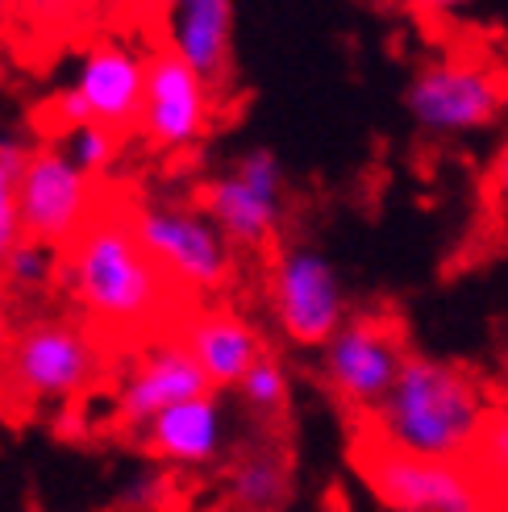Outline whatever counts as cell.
I'll use <instances>...</instances> for the list:
<instances>
[{"mask_svg": "<svg viewBox=\"0 0 508 512\" xmlns=\"http://www.w3.org/2000/svg\"><path fill=\"white\" fill-rule=\"evenodd\" d=\"M59 284L75 309L113 334L159 325L175 304V284L142 250L125 209H100L84 225V234L63 250Z\"/></svg>", "mask_w": 508, "mask_h": 512, "instance_id": "cell-1", "label": "cell"}, {"mask_svg": "<svg viewBox=\"0 0 508 512\" xmlns=\"http://www.w3.org/2000/svg\"><path fill=\"white\" fill-rule=\"evenodd\" d=\"M492 421L488 392L467 367L434 354H409L400 379L384 404L371 413L375 438L384 450L434 463H459L467 450L484 442Z\"/></svg>", "mask_w": 508, "mask_h": 512, "instance_id": "cell-2", "label": "cell"}, {"mask_svg": "<svg viewBox=\"0 0 508 512\" xmlns=\"http://www.w3.org/2000/svg\"><path fill=\"white\" fill-rule=\"evenodd\" d=\"M130 225L142 250L159 263L175 288L221 292L238 271V246L221 234V225L200 209V200L146 196L130 204Z\"/></svg>", "mask_w": 508, "mask_h": 512, "instance_id": "cell-3", "label": "cell"}, {"mask_svg": "<svg viewBox=\"0 0 508 512\" xmlns=\"http://www.w3.org/2000/svg\"><path fill=\"white\" fill-rule=\"evenodd\" d=\"M105 371V350L67 317H34L17 329L0 383L17 404L59 408L80 400Z\"/></svg>", "mask_w": 508, "mask_h": 512, "instance_id": "cell-4", "label": "cell"}, {"mask_svg": "<svg viewBox=\"0 0 508 512\" xmlns=\"http://www.w3.org/2000/svg\"><path fill=\"white\" fill-rule=\"evenodd\" d=\"M400 109L434 138L492 130L508 113V67L484 59H429L404 80Z\"/></svg>", "mask_w": 508, "mask_h": 512, "instance_id": "cell-5", "label": "cell"}, {"mask_svg": "<svg viewBox=\"0 0 508 512\" xmlns=\"http://www.w3.org/2000/svg\"><path fill=\"white\" fill-rule=\"evenodd\" d=\"M267 304L292 346L325 350V342L350 321V300L342 271L313 242H284L267 263Z\"/></svg>", "mask_w": 508, "mask_h": 512, "instance_id": "cell-6", "label": "cell"}, {"mask_svg": "<svg viewBox=\"0 0 508 512\" xmlns=\"http://www.w3.org/2000/svg\"><path fill=\"white\" fill-rule=\"evenodd\" d=\"M196 200L238 250H271L288 209L284 163L271 146H246L221 175L200 184Z\"/></svg>", "mask_w": 508, "mask_h": 512, "instance_id": "cell-7", "label": "cell"}, {"mask_svg": "<svg viewBox=\"0 0 508 512\" xmlns=\"http://www.w3.org/2000/svg\"><path fill=\"white\" fill-rule=\"evenodd\" d=\"M146 63L150 55L117 38H100L80 50L71 59V80L50 96V113H55L59 130L100 121L121 134L138 125L146 100Z\"/></svg>", "mask_w": 508, "mask_h": 512, "instance_id": "cell-8", "label": "cell"}, {"mask_svg": "<svg viewBox=\"0 0 508 512\" xmlns=\"http://www.w3.org/2000/svg\"><path fill=\"white\" fill-rule=\"evenodd\" d=\"M404 350L400 329L384 317H350L321 350V379L346 408L375 413L400 379Z\"/></svg>", "mask_w": 508, "mask_h": 512, "instance_id": "cell-9", "label": "cell"}, {"mask_svg": "<svg viewBox=\"0 0 508 512\" xmlns=\"http://www.w3.org/2000/svg\"><path fill=\"white\" fill-rule=\"evenodd\" d=\"M21 229L30 242H42L50 250H67L84 234V225L100 213L92 196V179L75 171L55 142L34 146L30 163L21 175Z\"/></svg>", "mask_w": 508, "mask_h": 512, "instance_id": "cell-10", "label": "cell"}, {"mask_svg": "<svg viewBox=\"0 0 508 512\" xmlns=\"http://www.w3.org/2000/svg\"><path fill=\"white\" fill-rule=\"evenodd\" d=\"M213 100L217 92L192 67H184L167 50H155L146 63V100L138 117L146 146L159 155H180V150L205 142L213 125Z\"/></svg>", "mask_w": 508, "mask_h": 512, "instance_id": "cell-11", "label": "cell"}, {"mask_svg": "<svg viewBox=\"0 0 508 512\" xmlns=\"http://www.w3.org/2000/svg\"><path fill=\"white\" fill-rule=\"evenodd\" d=\"M363 475L392 512H484V496L459 463L409 458L375 446L363 458Z\"/></svg>", "mask_w": 508, "mask_h": 512, "instance_id": "cell-12", "label": "cell"}, {"mask_svg": "<svg viewBox=\"0 0 508 512\" xmlns=\"http://www.w3.org/2000/svg\"><path fill=\"white\" fill-rule=\"evenodd\" d=\"M209 392H213L209 379L196 367L188 346L180 338H159V342H150L130 363V371L121 375L117 396H113V413L125 429L138 433L159 413H167V408L196 400V396H209Z\"/></svg>", "mask_w": 508, "mask_h": 512, "instance_id": "cell-13", "label": "cell"}, {"mask_svg": "<svg viewBox=\"0 0 508 512\" xmlns=\"http://www.w3.org/2000/svg\"><path fill=\"white\" fill-rule=\"evenodd\" d=\"M163 50L192 67L213 92H221L234 75V0H159Z\"/></svg>", "mask_w": 508, "mask_h": 512, "instance_id": "cell-14", "label": "cell"}, {"mask_svg": "<svg viewBox=\"0 0 508 512\" xmlns=\"http://www.w3.org/2000/svg\"><path fill=\"white\" fill-rule=\"evenodd\" d=\"M138 442L163 467L205 471L221 463L225 446H230V417H225L221 396L209 392L159 413L146 429H138Z\"/></svg>", "mask_w": 508, "mask_h": 512, "instance_id": "cell-15", "label": "cell"}, {"mask_svg": "<svg viewBox=\"0 0 508 512\" xmlns=\"http://www.w3.org/2000/svg\"><path fill=\"white\" fill-rule=\"evenodd\" d=\"M180 342L205 371L213 392H230L242 383V375L267 354L259 329L234 309H196L180 325Z\"/></svg>", "mask_w": 508, "mask_h": 512, "instance_id": "cell-16", "label": "cell"}, {"mask_svg": "<svg viewBox=\"0 0 508 512\" xmlns=\"http://www.w3.org/2000/svg\"><path fill=\"white\" fill-rule=\"evenodd\" d=\"M288 492V458L275 446H246L225 471V496H230L234 512H279Z\"/></svg>", "mask_w": 508, "mask_h": 512, "instance_id": "cell-17", "label": "cell"}, {"mask_svg": "<svg viewBox=\"0 0 508 512\" xmlns=\"http://www.w3.org/2000/svg\"><path fill=\"white\" fill-rule=\"evenodd\" d=\"M30 155H34V142H25L21 134H0V267L25 242L17 192H21V175Z\"/></svg>", "mask_w": 508, "mask_h": 512, "instance_id": "cell-18", "label": "cell"}, {"mask_svg": "<svg viewBox=\"0 0 508 512\" xmlns=\"http://www.w3.org/2000/svg\"><path fill=\"white\" fill-rule=\"evenodd\" d=\"M63 275V250H50L42 242L25 238L0 267V296H17V300H34L42 296L55 279Z\"/></svg>", "mask_w": 508, "mask_h": 512, "instance_id": "cell-19", "label": "cell"}, {"mask_svg": "<svg viewBox=\"0 0 508 512\" xmlns=\"http://www.w3.org/2000/svg\"><path fill=\"white\" fill-rule=\"evenodd\" d=\"M238 400L250 417H259V421H275V417H284L288 413V400H292V375L288 367L279 363L275 354H263L259 363H254L242 383H238Z\"/></svg>", "mask_w": 508, "mask_h": 512, "instance_id": "cell-20", "label": "cell"}, {"mask_svg": "<svg viewBox=\"0 0 508 512\" xmlns=\"http://www.w3.org/2000/svg\"><path fill=\"white\" fill-rule=\"evenodd\" d=\"M55 146L63 150V159L80 171L84 179H100L109 175L113 163H117V130H109V125L100 121H84V125H67V130H59Z\"/></svg>", "mask_w": 508, "mask_h": 512, "instance_id": "cell-21", "label": "cell"}, {"mask_svg": "<svg viewBox=\"0 0 508 512\" xmlns=\"http://www.w3.org/2000/svg\"><path fill=\"white\" fill-rule=\"evenodd\" d=\"M484 454H488V463L500 471V475H508V408H500V413H492V421H488V429H484Z\"/></svg>", "mask_w": 508, "mask_h": 512, "instance_id": "cell-22", "label": "cell"}, {"mask_svg": "<svg viewBox=\"0 0 508 512\" xmlns=\"http://www.w3.org/2000/svg\"><path fill=\"white\" fill-rule=\"evenodd\" d=\"M167 475H159V471H150V475H138V479H130V488H125V504H150V500H159L163 492H167Z\"/></svg>", "mask_w": 508, "mask_h": 512, "instance_id": "cell-23", "label": "cell"}, {"mask_svg": "<svg viewBox=\"0 0 508 512\" xmlns=\"http://www.w3.org/2000/svg\"><path fill=\"white\" fill-rule=\"evenodd\" d=\"M417 13H429V17H446V13H459V9H471L475 0H409Z\"/></svg>", "mask_w": 508, "mask_h": 512, "instance_id": "cell-24", "label": "cell"}, {"mask_svg": "<svg viewBox=\"0 0 508 512\" xmlns=\"http://www.w3.org/2000/svg\"><path fill=\"white\" fill-rule=\"evenodd\" d=\"M13 338H17V329H13V321H9V304H5V296H0V367H5Z\"/></svg>", "mask_w": 508, "mask_h": 512, "instance_id": "cell-25", "label": "cell"}, {"mask_svg": "<svg viewBox=\"0 0 508 512\" xmlns=\"http://www.w3.org/2000/svg\"><path fill=\"white\" fill-rule=\"evenodd\" d=\"M492 179H496V188L508 196V138H504V146H500L496 163H492Z\"/></svg>", "mask_w": 508, "mask_h": 512, "instance_id": "cell-26", "label": "cell"}, {"mask_svg": "<svg viewBox=\"0 0 508 512\" xmlns=\"http://www.w3.org/2000/svg\"><path fill=\"white\" fill-rule=\"evenodd\" d=\"M9 5L13 0H0V25H5V17H9Z\"/></svg>", "mask_w": 508, "mask_h": 512, "instance_id": "cell-27", "label": "cell"}, {"mask_svg": "<svg viewBox=\"0 0 508 512\" xmlns=\"http://www.w3.org/2000/svg\"><path fill=\"white\" fill-rule=\"evenodd\" d=\"M504 383H508V358H504Z\"/></svg>", "mask_w": 508, "mask_h": 512, "instance_id": "cell-28", "label": "cell"}]
</instances>
